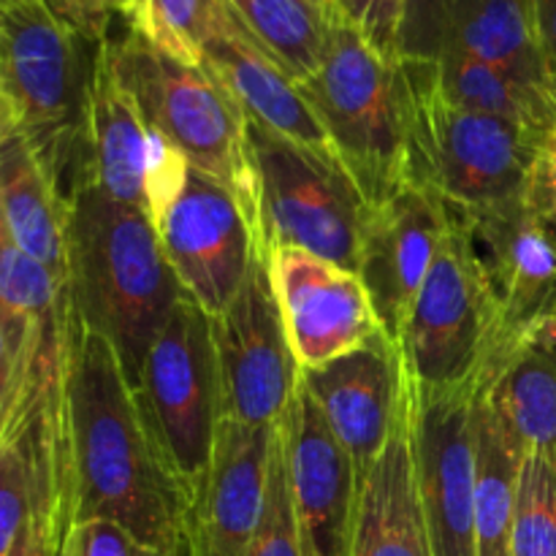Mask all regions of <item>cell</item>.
I'll list each match as a JSON object with an SVG mask.
<instances>
[{"label":"cell","mask_w":556,"mask_h":556,"mask_svg":"<svg viewBox=\"0 0 556 556\" xmlns=\"http://www.w3.org/2000/svg\"><path fill=\"white\" fill-rule=\"evenodd\" d=\"M63 424L74 527L106 519L185 556L188 492L152 438L112 342L87 329L74 302L65 326Z\"/></svg>","instance_id":"cell-1"},{"label":"cell","mask_w":556,"mask_h":556,"mask_svg":"<svg viewBox=\"0 0 556 556\" xmlns=\"http://www.w3.org/2000/svg\"><path fill=\"white\" fill-rule=\"evenodd\" d=\"M68 288L79 318L112 342L130 389H139L147 351L185 288L150 215L87 177L68 195Z\"/></svg>","instance_id":"cell-2"},{"label":"cell","mask_w":556,"mask_h":556,"mask_svg":"<svg viewBox=\"0 0 556 556\" xmlns=\"http://www.w3.org/2000/svg\"><path fill=\"white\" fill-rule=\"evenodd\" d=\"M299 87L369 206L410 185L413 92L405 68L334 5L318 71Z\"/></svg>","instance_id":"cell-3"},{"label":"cell","mask_w":556,"mask_h":556,"mask_svg":"<svg viewBox=\"0 0 556 556\" xmlns=\"http://www.w3.org/2000/svg\"><path fill=\"white\" fill-rule=\"evenodd\" d=\"M101 47L41 0H0V98L65 199L87 177V112Z\"/></svg>","instance_id":"cell-4"},{"label":"cell","mask_w":556,"mask_h":556,"mask_svg":"<svg viewBox=\"0 0 556 556\" xmlns=\"http://www.w3.org/2000/svg\"><path fill=\"white\" fill-rule=\"evenodd\" d=\"M101 58L147 125L177 144L195 168L231 188L258 223L248 117L226 87L204 65L168 58L134 30L109 36Z\"/></svg>","instance_id":"cell-5"},{"label":"cell","mask_w":556,"mask_h":556,"mask_svg":"<svg viewBox=\"0 0 556 556\" xmlns=\"http://www.w3.org/2000/svg\"><path fill=\"white\" fill-rule=\"evenodd\" d=\"M413 92L410 185L456 210L525 199L546 134L445 101L421 63L400 60Z\"/></svg>","instance_id":"cell-6"},{"label":"cell","mask_w":556,"mask_h":556,"mask_svg":"<svg viewBox=\"0 0 556 556\" xmlns=\"http://www.w3.org/2000/svg\"><path fill=\"white\" fill-rule=\"evenodd\" d=\"M248 152L264 253L299 248L358 271V250L372 206L340 157L296 144L253 117H248Z\"/></svg>","instance_id":"cell-7"},{"label":"cell","mask_w":556,"mask_h":556,"mask_svg":"<svg viewBox=\"0 0 556 556\" xmlns=\"http://www.w3.org/2000/svg\"><path fill=\"white\" fill-rule=\"evenodd\" d=\"M134 394L190 500L204 483L226 416L212 315L188 293L152 340Z\"/></svg>","instance_id":"cell-8"},{"label":"cell","mask_w":556,"mask_h":556,"mask_svg":"<svg viewBox=\"0 0 556 556\" xmlns=\"http://www.w3.org/2000/svg\"><path fill=\"white\" fill-rule=\"evenodd\" d=\"M448 228L402 331V358L413 383L445 389L478 375L492 345L497 309L472 253L459 212Z\"/></svg>","instance_id":"cell-9"},{"label":"cell","mask_w":556,"mask_h":556,"mask_svg":"<svg viewBox=\"0 0 556 556\" xmlns=\"http://www.w3.org/2000/svg\"><path fill=\"white\" fill-rule=\"evenodd\" d=\"M456 212L497 309L492 345L476 375V383H481L514 356L521 342L556 324V250L525 199Z\"/></svg>","instance_id":"cell-10"},{"label":"cell","mask_w":556,"mask_h":556,"mask_svg":"<svg viewBox=\"0 0 556 556\" xmlns=\"http://www.w3.org/2000/svg\"><path fill=\"white\" fill-rule=\"evenodd\" d=\"M223 383V416L244 427H277L299 391V367L269 275L258 250L237 296L212 315Z\"/></svg>","instance_id":"cell-11"},{"label":"cell","mask_w":556,"mask_h":556,"mask_svg":"<svg viewBox=\"0 0 556 556\" xmlns=\"http://www.w3.org/2000/svg\"><path fill=\"white\" fill-rule=\"evenodd\" d=\"M476 394V378L432 389L413 383L407 375L413 459L432 556H478Z\"/></svg>","instance_id":"cell-12"},{"label":"cell","mask_w":556,"mask_h":556,"mask_svg":"<svg viewBox=\"0 0 556 556\" xmlns=\"http://www.w3.org/2000/svg\"><path fill=\"white\" fill-rule=\"evenodd\" d=\"M152 226L179 286L210 315L228 307L255 253L264 250L258 223L244 201L195 166H190L185 188Z\"/></svg>","instance_id":"cell-13"},{"label":"cell","mask_w":556,"mask_h":556,"mask_svg":"<svg viewBox=\"0 0 556 556\" xmlns=\"http://www.w3.org/2000/svg\"><path fill=\"white\" fill-rule=\"evenodd\" d=\"M396 60L465 58L548 90V58L532 0H402Z\"/></svg>","instance_id":"cell-14"},{"label":"cell","mask_w":556,"mask_h":556,"mask_svg":"<svg viewBox=\"0 0 556 556\" xmlns=\"http://www.w3.org/2000/svg\"><path fill=\"white\" fill-rule=\"evenodd\" d=\"M299 386L318 405L331 434L353 465L356 492L383 454L407 394L402 348L386 331L356 351L315 369H302Z\"/></svg>","instance_id":"cell-15"},{"label":"cell","mask_w":556,"mask_h":556,"mask_svg":"<svg viewBox=\"0 0 556 556\" xmlns=\"http://www.w3.org/2000/svg\"><path fill=\"white\" fill-rule=\"evenodd\" d=\"M266 255L288 342L302 369L324 367L383 331L356 271L299 248H275Z\"/></svg>","instance_id":"cell-16"},{"label":"cell","mask_w":556,"mask_h":556,"mask_svg":"<svg viewBox=\"0 0 556 556\" xmlns=\"http://www.w3.org/2000/svg\"><path fill=\"white\" fill-rule=\"evenodd\" d=\"M448 228V206L429 190L407 185L372 206L364 226L358 271L380 329L400 345L410 309Z\"/></svg>","instance_id":"cell-17"},{"label":"cell","mask_w":556,"mask_h":556,"mask_svg":"<svg viewBox=\"0 0 556 556\" xmlns=\"http://www.w3.org/2000/svg\"><path fill=\"white\" fill-rule=\"evenodd\" d=\"M302 556H351L356 478L318 405L299 386L280 418Z\"/></svg>","instance_id":"cell-18"},{"label":"cell","mask_w":556,"mask_h":556,"mask_svg":"<svg viewBox=\"0 0 556 556\" xmlns=\"http://www.w3.org/2000/svg\"><path fill=\"white\" fill-rule=\"evenodd\" d=\"M275 429L223 418L210 470L190 497L185 556H248L264 516Z\"/></svg>","instance_id":"cell-19"},{"label":"cell","mask_w":556,"mask_h":556,"mask_svg":"<svg viewBox=\"0 0 556 556\" xmlns=\"http://www.w3.org/2000/svg\"><path fill=\"white\" fill-rule=\"evenodd\" d=\"M201 65L226 87L228 96L242 106L248 117L258 119L266 128L277 130L320 155L337 157L329 136H326L318 114L304 98L299 81L244 30L242 22L231 14L228 5L217 30L206 41Z\"/></svg>","instance_id":"cell-20"},{"label":"cell","mask_w":556,"mask_h":556,"mask_svg":"<svg viewBox=\"0 0 556 556\" xmlns=\"http://www.w3.org/2000/svg\"><path fill=\"white\" fill-rule=\"evenodd\" d=\"M351 556H432L410 440V396L383 454L356 492Z\"/></svg>","instance_id":"cell-21"},{"label":"cell","mask_w":556,"mask_h":556,"mask_svg":"<svg viewBox=\"0 0 556 556\" xmlns=\"http://www.w3.org/2000/svg\"><path fill=\"white\" fill-rule=\"evenodd\" d=\"M0 210L11 244L68 282V199L20 130L0 144Z\"/></svg>","instance_id":"cell-22"},{"label":"cell","mask_w":556,"mask_h":556,"mask_svg":"<svg viewBox=\"0 0 556 556\" xmlns=\"http://www.w3.org/2000/svg\"><path fill=\"white\" fill-rule=\"evenodd\" d=\"M150 125L134 98L98 58L87 112V179L109 199L144 210Z\"/></svg>","instance_id":"cell-23"},{"label":"cell","mask_w":556,"mask_h":556,"mask_svg":"<svg viewBox=\"0 0 556 556\" xmlns=\"http://www.w3.org/2000/svg\"><path fill=\"white\" fill-rule=\"evenodd\" d=\"M478 396L527 454L543 456L556 470V324L521 342L497 372L478 383Z\"/></svg>","instance_id":"cell-24"},{"label":"cell","mask_w":556,"mask_h":556,"mask_svg":"<svg viewBox=\"0 0 556 556\" xmlns=\"http://www.w3.org/2000/svg\"><path fill=\"white\" fill-rule=\"evenodd\" d=\"M476 552L478 556H510L519 472L527 451L497 413L476 394Z\"/></svg>","instance_id":"cell-25"},{"label":"cell","mask_w":556,"mask_h":556,"mask_svg":"<svg viewBox=\"0 0 556 556\" xmlns=\"http://www.w3.org/2000/svg\"><path fill=\"white\" fill-rule=\"evenodd\" d=\"M416 63L424 65L440 96L456 106L514 119V123L527 125L538 134H548L556 128V114L548 90H538V87L527 85L519 76L508 74L497 65L465 58H445L434 60V63L416 60Z\"/></svg>","instance_id":"cell-26"},{"label":"cell","mask_w":556,"mask_h":556,"mask_svg":"<svg viewBox=\"0 0 556 556\" xmlns=\"http://www.w3.org/2000/svg\"><path fill=\"white\" fill-rule=\"evenodd\" d=\"M226 5L293 79L304 81L318 71L329 9L309 0H226Z\"/></svg>","instance_id":"cell-27"},{"label":"cell","mask_w":556,"mask_h":556,"mask_svg":"<svg viewBox=\"0 0 556 556\" xmlns=\"http://www.w3.org/2000/svg\"><path fill=\"white\" fill-rule=\"evenodd\" d=\"M226 14L223 0H128L125 20L150 47L182 63L201 65L206 41Z\"/></svg>","instance_id":"cell-28"},{"label":"cell","mask_w":556,"mask_h":556,"mask_svg":"<svg viewBox=\"0 0 556 556\" xmlns=\"http://www.w3.org/2000/svg\"><path fill=\"white\" fill-rule=\"evenodd\" d=\"M510 556H556V470L538 454L519 472Z\"/></svg>","instance_id":"cell-29"},{"label":"cell","mask_w":556,"mask_h":556,"mask_svg":"<svg viewBox=\"0 0 556 556\" xmlns=\"http://www.w3.org/2000/svg\"><path fill=\"white\" fill-rule=\"evenodd\" d=\"M248 556H302L296 516H293L291 481H288L286 443L280 427L275 429L269 459V483H266L264 516L258 521Z\"/></svg>","instance_id":"cell-30"},{"label":"cell","mask_w":556,"mask_h":556,"mask_svg":"<svg viewBox=\"0 0 556 556\" xmlns=\"http://www.w3.org/2000/svg\"><path fill=\"white\" fill-rule=\"evenodd\" d=\"M63 556H179L174 552H163V548L150 546V543L139 541L130 535L125 527L114 525V521L96 519L76 525L71 530L68 541H65Z\"/></svg>","instance_id":"cell-31"},{"label":"cell","mask_w":556,"mask_h":556,"mask_svg":"<svg viewBox=\"0 0 556 556\" xmlns=\"http://www.w3.org/2000/svg\"><path fill=\"white\" fill-rule=\"evenodd\" d=\"M525 204L556 250V128L548 130L532 163Z\"/></svg>","instance_id":"cell-32"},{"label":"cell","mask_w":556,"mask_h":556,"mask_svg":"<svg viewBox=\"0 0 556 556\" xmlns=\"http://www.w3.org/2000/svg\"><path fill=\"white\" fill-rule=\"evenodd\" d=\"M41 3L63 25L96 43L106 41L114 16L125 14L128 9V0H41Z\"/></svg>","instance_id":"cell-33"},{"label":"cell","mask_w":556,"mask_h":556,"mask_svg":"<svg viewBox=\"0 0 556 556\" xmlns=\"http://www.w3.org/2000/svg\"><path fill=\"white\" fill-rule=\"evenodd\" d=\"M334 9L356 25L380 52L394 54L396 22H400L402 0H334Z\"/></svg>","instance_id":"cell-34"},{"label":"cell","mask_w":556,"mask_h":556,"mask_svg":"<svg viewBox=\"0 0 556 556\" xmlns=\"http://www.w3.org/2000/svg\"><path fill=\"white\" fill-rule=\"evenodd\" d=\"M9 556H63V543L43 519L33 516Z\"/></svg>","instance_id":"cell-35"},{"label":"cell","mask_w":556,"mask_h":556,"mask_svg":"<svg viewBox=\"0 0 556 556\" xmlns=\"http://www.w3.org/2000/svg\"><path fill=\"white\" fill-rule=\"evenodd\" d=\"M538 30H541L543 49H546L548 68H556V0H532Z\"/></svg>","instance_id":"cell-36"},{"label":"cell","mask_w":556,"mask_h":556,"mask_svg":"<svg viewBox=\"0 0 556 556\" xmlns=\"http://www.w3.org/2000/svg\"><path fill=\"white\" fill-rule=\"evenodd\" d=\"M22 375H25V369H22ZM20 396H22V378H20V383L11 389V394L0 400V445H3V440L9 438V429H11V424H14Z\"/></svg>","instance_id":"cell-37"},{"label":"cell","mask_w":556,"mask_h":556,"mask_svg":"<svg viewBox=\"0 0 556 556\" xmlns=\"http://www.w3.org/2000/svg\"><path fill=\"white\" fill-rule=\"evenodd\" d=\"M22 369V364L14 362L9 351V342H5L3 329H0V378H9V375H16Z\"/></svg>","instance_id":"cell-38"},{"label":"cell","mask_w":556,"mask_h":556,"mask_svg":"<svg viewBox=\"0 0 556 556\" xmlns=\"http://www.w3.org/2000/svg\"><path fill=\"white\" fill-rule=\"evenodd\" d=\"M14 119H11V114H9V109H5V103H3V98H0V144H3L5 139H9L11 134H14Z\"/></svg>","instance_id":"cell-39"},{"label":"cell","mask_w":556,"mask_h":556,"mask_svg":"<svg viewBox=\"0 0 556 556\" xmlns=\"http://www.w3.org/2000/svg\"><path fill=\"white\" fill-rule=\"evenodd\" d=\"M11 244L9 239V226H5V217H3V210H0V253H3L5 248Z\"/></svg>","instance_id":"cell-40"},{"label":"cell","mask_w":556,"mask_h":556,"mask_svg":"<svg viewBox=\"0 0 556 556\" xmlns=\"http://www.w3.org/2000/svg\"><path fill=\"white\" fill-rule=\"evenodd\" d=\"M548 98H552V106L556 114V68H552V74H548Z\"/></svg>","instance_id":"cell-41"},{"label":"cell","mask_w":556,"mask_h":556,"mask_svg":"<svg viewBox=\"0 0 556 556\" xmlns=\"http://www.w3.org/2000/svg\"><path fill=\"white\" fill-rule=\"evenodd\" d=\"M309 3L320 5V9H331V5H334V0H309Z\"/></svg>","instance_id":"cell-42"}]
</instances>
